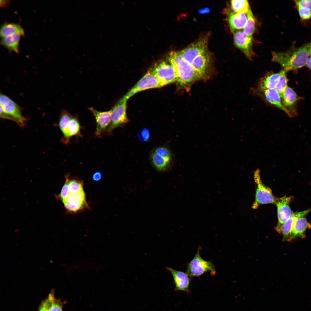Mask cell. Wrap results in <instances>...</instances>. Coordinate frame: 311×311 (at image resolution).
Masks as SVG:
<instances>
[{
  "instance_id": "b9f144b4",
  "label": "cell",
  "mask_w": 311,
  "mask_h": 311,
  "mask_svg": "<svg viewBox=\"0 0 311 311\" xmlns=\"http://www.w3.org/2000/svg\"><path fill=\"white\" fill-rule=\"evenodd\" d=\"M309 55L311 56V46L310 47L309 50Z\"/></svg>"
},
{
  "instance_id": "5b68a950",
  "label": "cell",
  "mask_w": 311,
  "mask_h": 311,
  "mask_svg": "<svg viewBox=\"0 0 311 311\" xmlns=\"http://www.w3.org/2000/svg\"><path fill=\"white\" fill-rule=\"evenodd\" d=\"M127 100L123 97L115 104L112 110V115L110 123L107 129L105 136H111L113 131L115 128L122 127L129 122L126 114Z\"/></svg>"
},
{
  "instance_id": "4dcf8cb0",
  "label": "cell",
  "mask_w": 311,
  "mask_h": 311,
  "mask_svg": "<svg viewBox=\"0 0 311 311\" xmlns=\"http://www.w3.org/2000/svg\"><path fill=\"white\" fill-rule=\"evenodd\" d=\"M68 187L70 193H77L84 190L83 182L77 179H70Z\"/></svg>"
},
{
  "instance_id": "83f0119b",
  "label": "cell",
  "mask_w": 311,
  "mask_h": 311,
  "mask_svg": "<svg viewBox=\"0 0 311 311\" xmlns=\"http://www.w3.org/2000/svg\"><path fill=\"white\" fill-rule=\"evenodd\" d=\"M49 301V311H62V303L59 299H56L53 292L48 297Z\"/></svg>"
},
{
  "instance_id": "603a6c76",
  "label": "cell",
  "mask_w": 311,
  "mask_h": 311,
  "mask_svg": "<svg viewBox=\"0 0 311 311\" xmlns=\"http://www.w3.org/2000/svg\"><path fill=\"white\" fill-rule=\"evenodd\" d=\"M266 100L271 105L280 109L287 114L288 112L282 102L280 96L275 89H270L261 91Z\"/></svg>"
},
{
  "instance_id": "2e32d148",
  "label": "cell",
  "mask_w": 311,
  "mask_h": 311,
  "mask_svg": "<svg viewBox=\"0 0 311 311\" xmlns=\"http://www.w3.org/2000/svg\"><path fill=\"white\" fill-rule=\"evenodd\" d=\"M282 103L288 112L287 115L291 117L297 114L295 106L299 97L295 91L288 86L281 96Z\"/></svg>"
},
{
  "instance_id": "8992f818",
  "label": "cell",
  "mask_w": 311,
  "mask_h": 311,
  "mask_svg": "<svg viewBox=\"0 0 311 311\" xmlns=\"http://www.w3.org/2000/svg\"><path fill=\"white\" fill-rule=\"evenodd\" d=\"M198 249L194 257L188 264L186 273L190 276H199L206 272L212 275L216 274L214 265L210 261L203 259L200 255Z\"/></svg>"
},
{
  "instance_id": "9c48e42d",
  "label": "cell",
  "mask_w": 311,
  "mask_h": 311,
  "mask_svg": "<svg viewBox=\"0 0 311 311\" xmlns=\"http://www.w3.org/2000/svg\"><path fill=\"white\" fill-rule=\"evenodd\" d=\"M208 38L207 35L201 38L179 51V54L186 60L191 64L196 57L207 51Z\"/></svg>"
},
{
  "instance_id": "ba28073f",
  "label": "cell",
  "mask_w": 311,
  "mask_h": 311,
  "mask_svg": "<svg viewBox=\"0 0 311 311\" xmlns=\"http://www.w3.org/2000/svg\"><path fill=\"white\" fill-rule=\"evenodd\" d=\"M163 86L150 69L123 97L128 100L131 97L140 92Z\"/></svg>"
},
{
  "instance_id": "7c38bea8",
  "label": "cell",
  "mask_w": 311,
  "mask_h": 311,
  "mask_svg": "<svg viewBox=\"0 0 311 311\" xmlns=\"http://www.w3.org/2000/svg\"><path fill=\"white\" fill-rule=\"evenodd\" d=\"M63 203L67 202L66 208L69 212L76 213L88 207L84 190L75 194L70 193Z\"/></svg>"
},
{
  "instance_id": "e0dca14e",
  "label": "cell",
  "mask_w": 311,
  "mask_h": 311,
  "mask_svg": "<svg viewBox=\"0 0 311 311\" xmlns=\"http://www.w3.org/2000/svg\"><path fill=\"white\" fill-rule=\"evenodd\" d=\"M210 64L211 57L207 51L197 56L191 63L194 69L202 78L207 74Z\"/></svg>"
},
{
  "instance_id": "d6986e66",
  "label": "cell",
  "mask_w": 311,
  "mask_h": 311,
  "mask_svg": "<svg viewBox=\"0 0 311 311\" xmlns=\"http://www.w3.org/2000/svg\"><path fill=\"white\" fill-rule=\"evenodd\" d=\"M166 268L170 272L173 277L176 288L179 290L187 291L190 283V279L187 273L169 267H166Z\"/></svg>"
},
{
  "instance_id": "3957f363",
  "label": "cell",
  "mask_w": 311,
  "mask_h": 311,
  "mask_svg": "<svg viewBox=\"0 0 311 311\" xmlns=\"http://www.w3.org/2000/svg\"><path fill=\"white\" fill-rule=\"evenodd\" d=\"M0 105L1 118L13 121L21 127L25 125L27 120L22 115L20 106L14 101L1 93Z\"/></svg>"
},
{
  "instance_id": "9a60e30c",
  "label": "cell",
  "mask_w": 311,
  "mask_h": 311,
  "mask_svg": "<svg viewBox=\"0 0 311 311\" xmlns=\"http://www.w3.org/2000/svg\"><path fill=\"white\" fill-rule=\"evenodd\" d=\"M310 209H308L299 212H292L291 216L284 223L278 227H275L277 232L282 236L283 241L291 242V232L294 223L299 217H304L309 212Z\"/></svg>"
},
{
  "instance_id": "74e56055",
  "label": "cell",
  "mask_w": 311,
  "mask_h": 311,
  "mask_svg": "<svg viewBox=\"0 0 311 311\" xmlns=\"http://www.w3.org/2000/svg\"><path fill=\"white\" fill-rule=\"evenodd\" d=\"M102 176L101 172L100 171H97L92 176V178L94 181H98L101 179Z\"/></svg>"
},
{
  "instance_id": "d6a6232c",
  "label": "cell",
  "mask_w": 311,
  "mask_h": 311,
  "mask_svg": "<svg viewBox=\"0 0 311 311\" xmlns=\"http://www.w3.org/2000/svg\"><path fill=\"white\" fill-rule=\"evenodd\" d=\"M66 181L65 183L62 186L61 189L60 194L59 195L60 198L61 199L62 202L65 200L69 196L70 194V192L69 189V183L70 179H69V175H67L66 177Z\"/></svg>"
},
{
  "instance_id": "7402d4cb",
  "label": "cell",
  "mask_w": 311,
  "mask_h": 311,
  "mask_svg": "<svg viewBox=\"0 0 311 311\" xmlns=\"http://www.w3.org/2000/svg\"><path fill=\"white\" fill-rule=\"evenodd\" d=\"M309 225L306 219L304 217L297 218L295 220L291 232V241L298 238H305V234Z\"/></svg>"
},
{
  "instance_id": "4316f807",
  "label": "cell",
  "mask_w": 311,
  "mask_h": 311,
  "mask_svg": "<svg viewBox=\"0 0 311 311\" xmlns=\"http://www.w3.org/2000/svg\"><path fill=\"white\" fill-rule=\"evenodd\" d=\"M230 4L232 10L237 13H247L250 8L246 0H232Z\"/></svg>"
},
{
  "instance_id": "44dd1931",
  "label": "cell",
  "mask_w": 311,
  "mask_h": 311,
  "mask_svg": "<svg viewBox=\"0 0 311 311\" xmlns=\"http://www.w3.org/2000/svg\"><path fill=\"white\" fill-rule=\"evenodd\" d=\"M281 71L277 73H267L260 79L258 84L260 91L275 88L280 78Z\"/></svg>"
},
{
  "instance_id": "52a82bcc",
  "label": "cell",
  "mask_w": 311,
  "mask_h": 311,
  "mask_svg": "<svg viewBox=\"0 0 311 311\" xmlns=\"http://www.w3.org/2000/svg\"><path fill=\"white\" fill-rule=\"evenodd\" d=\"M150 70L163 86L177 81L175 70L169 62L161 60L155 63Z\"/></svg>"
},
{
  "instance_id": "8d00e7d4",
  "label": "cell",
  "mask_w": 311,
  "mask_h": 311,
  "mask_svg": "<svg viewBox=\"0 0 311 311\" xmlns=\"http://www.w3.org/2000/svg\"><path fill=\"white\" fill-rule=\"evenodd\" d=\"M49 301L48 297L43 300L41 304L38 311H49Z\"/></svg>"
},
{
  "instance_id": "cb8c5ba5",
  "label": "cell",
  "mask_w": 311,
  "mask_h": 311,
  "mask_svg": "<svg viewBox=\"0 0 311 311\" xmlns=\"http://www.w3.org/2000/svg\"><path fill=\"white\" fill-rule=\"evenodd\" d=\"M18 34L21 36L24 35V31L21 26L18 24L5 23L1 26L0 35L2 38L12 35Z\"/></svg>"
},
{
  "instance_id": "f1b7e54d",
  "label": "cell",
  "mask_w": 311,
  "mask_h": 311,
  "mask_svg": "<svg viewBox=\"0 0 311 311\" xmlns=\"http://www.w3.org/2000/svg\"><path fill=\"white\" fill-rule=\"evenodd\" d=\"M71 114L65 109H63L60 116L58 126L62 132L65 129L67 124L73 117Z\"/></svg>"
},
{
  "instance_id": "7a4b0ae2",
  "label": "cell",
  "mask_w": 311,
  "mask_h": 311,
  "mask_svg": "<svg viewBox=\"0 0 311 311\" xmlns=\"http://www.w3.org/2000/svg\"><path fill=\"white\" fill-rule=\"evenodd\" d=\"M168 58L175 72L177 81L182 86L188 85L197 80L202 78L195 70L191 64L186 60L179 52H171L168 54Z\"/></svg>"
},
{
  "instance_id": "ac0fdd59",
  "label": "cell",
  "mask_w": 311,
  "mask_h": 311,
  "mask_svg": "<svg viewBox=\"0 0 311 311\" xmlns=\"http://www.w3.org/2000/svg\"><path fill=\"white\" fill-rule=\"evenodd\" d=\"M247 14L237 13L233 11L229 14L227 20L233 33L243 29L247 20Z\"/></svg>"
},
{
  "instance_id": "5bb4252c",
  "label": "cell",
  "mask_w": 311,
  "mask_h": 311,
  "mask_svg": "<svg viewBox=\"0 0 311 311\" xmlns=\"http://www.w3.org/2000/svg\"><path fill=\"white\" fill-rule=\"evenodd\" d=\"M82 127L77 116H73L64 130L62 132L63 136L60 141L67 145L70 143L71 139L73 136L82 138V135L81 132Z\"/></svg>"
},
{
  "instance_id": "d590c367",
  "label": "cell",
  "mask_w": 311,
  "mask_h": 311,
  "mask_svg": "<svg viewBox=\"0 0 311 311\" xmlns=\"http://www.w3.org/2000/svg\"><path fill=\"white\" fill-rule=\"evenodd\" d=\"M297 7H301L311 10V0H295Z\"/></svg>"
},
{
  "instance_id": "484cf974",
  "label": "cell",
  "mask_w": 311,
  "mask_h": 311,
  "mask_svg": "<svg viewBox=\"0 0 311 311\" xmlns=\"http://www.w3.org/2000/svg\"><path fill=\"white\" fill-rule=\"evenodd\" d=\"M247 14V20L242 31L246 35L253 39L256 23L255 18L250 8Z\"/></svg>"
},
{
  "instance_id": "ffe728a7",
  "label": "cell",
  "mask_w": 311,
  "mask_h": 311,
  "mask_svg": "<svg viewBox=\"0 0 311 311\" xmlns=\"http://www.w3.org/2000/svg\"><path fill=\"white\" fill-rule=\"evenodd\" d=\"M150 161L157 171L165 172L169 170L172 166V160L165 158L158 154L153 150L150 156Z\"/></svg>"
},
{
  "instance_id": "8fae6325",
  "label": "cell",
  "mask_w": 311,
  "mask_h": 311,
  "mask_svg": "<svg viewBox=\"0 0 311 311\" xmlns=\"http://www.w3.org/2000/svg\"><path fill=\"white\" fill-rule=\"evenodd\" d=\"M233 34L235 46L244 53L247 58L251 60L254 55L252 48L253 39L246 35L242 30Z\"/></svg>"
},
{
  "instance_id": "1f68e13d",
  "label": "cell",
  "mask_w": 311,
  "mask_h": 311,
  "mask_svg": "<svg viewBox=\"0 0 311 311\" xmlns=\"http://www.w3.org/2000/svg\"><path fill=\"white\" fill-rule=\"evenodd\" d=\"M154 151L159 156L167 159L172 160V155L170 149L166 145L156 148Z\"/></svg>"
},
{
  "instance_id": "ab89813d",
  "label": "cell",
  "mask_w": 311,
  "mask_h": 311,
  "mask_svg": "<svg viewBox=\"0 0 311 311\" xmlns=\"http://www.w3.org/2000/svg\"><path fill=\"white\" fill-rule=\"evenodd\" d=\"M209 11V9L208 8H206L200 10L199 11V12L200 14H203L208 13Z\"/></svg>"
},
{
  "instance_id": "30bf717a",
  "label": "cell",
  "mask_w": 311,
  "mask_h": 311,
  "mask_svg": "<svg viewBox=\"0 0 311 311\" xmlns=\"http://www.w3.org/2000/svg\"><path fill=\"white\" fill-rule=\"evenodd\" d=\"M88 109L93 114L96 122L95 135L97 137L101 138L105 136L107 129L110 123L112 115L111 109L101 111L96 110L92 107H89Z\"/></svg>"
},
{
  "instance_id": "836d02e7",
  "label": "cell",
  "mask_w": 311,
  "mask_h": 311,
  "mask_svg": "<svg viewBox=\"0 0 311 311\" xmlns=\"http://www.w3.org/2000/svg\"><path fill=\"white\" fill-rule=\"evenodd\" d=\"M138 136L140 142L142 143L147 142L150 138V133L149 130L144 128L141 129L138 134Z\"/></svg>"
},
{
  "instance_id": "4fadbf2b",
  "label": "cell",
  "mask_w": 311,
  "mask_h": 311,
  "mask_svg": "<svg viewBox=\"0 0 311 311\" xmlns=\"http://www.w3.org/2000/svg\"><path fill=\"white\" fill-rule=\"evenodd\" d=\"M292 197L286 196L276 198L275 205L277 210L278 223L276 227H278L285 222L289 218L292 212L289 203Z\"/></svg>"
},
{
  "instance_id": "d4e9b609",
  "label": "cell",
  "mask_w": 311,
  "mask_h": 311,
  "mask_svg": "<svg viewBox=\"0 0 311 311\" xmlns=\"http://www.w3.org/2000/svg\"><path fill=\"white\" fill-rule=\"evenodd\" d=\"M21 36L18 34L7 36L2 38L1 44L9 50L16 53H18Z\"/></svg>"
},
{
  "instance_id": "60d3db41",
  "label": "cell",
  "mask_w": 311,
  "mask_h": 311,
  "mask_svg": "<svg viewBox=\"0 0 311 311\" xmlns=\"http://www.w3.org/2000/svg\"><path fill=\"white\" fill-rule=\"evenodd\" d=\"M306 65L311 70V56L308 58Z\"/></svg>"
},
{
  "instance_id": "6da1fadb",
  "label": "cell",
  "mask_w": 311,
  "mask_h": 311,
  "mask_svg": "<svg viewBox=\"0 0 311 311\" xmlns=\"http://www.w3.org/2000/svg\"><path fill=\"white\" fill-rule=\"evenodd\" d=\"M311 42L283 53L274 52L272 60L280 64L286 72L301 68L306 65Z\"/></svg>"
},
{
  "instance_id": "277c9868",
  "label": "cell",
  "mask_w": 311,
  "mask_h": 311,
  "mask_svg": "<svg viewBox=\"0 0 311 311\" xmlns=\"http://www.w3.org/2000/svg\"><path fill=\"white\" fill-rule=\"evenodd\" d=\"M254 178L256 184L255 198L252 207L256 209L259 206L264 204H275L276 198L274 196L271 189L262 182L260 170L257 169L254 173Z\"/></svg>"
},
{
  "instance_id": "f35d334b",
  "label": "cell",
  "mask_w": 311,
  "mask_h": 311,
  "mask_svg": "<svg viewBox=\"0 0 311 311\" xmlns=\"http://www.w3.org/2000/svg\"><path fill=\"white\" fill-rule=\"evenodd\" d=\"M10 3L9 1L0 0V6L2 7H6L9 5Z\"/></svg>"
},
{
  "instance_id": "e575fe53",
  "label": "cell",
  "mask_w": 311,
  "mask_h": 311,
  "mask_svg": "<svg viewBox=\"0 0 311 311\" xmlns=\"http://www.w3.org/2000/svg\"><path fill=\"white\" fill-rule=\"evenodd\" d=\"M301 18L303 20L311 18V10L301 7H297Z\"/></svg>"
},
{
  "instance_id": "f546056e",
  "label": "cell",
  "mask_w": 311,
  "mask_h": 311,
  "mask_svg": "<svg viewBox=\"0 0 311 311\" xmlns=\"http://www.w3.org/2000/svg\"><path fill=\"white\" fill-rule=\"evenodd\" d=\"M281 71L280 79L275 88L279 93L280 97L288 87L287 83L288 81L286 72L284 70Z\"/></svg>"
}]
</instances>
